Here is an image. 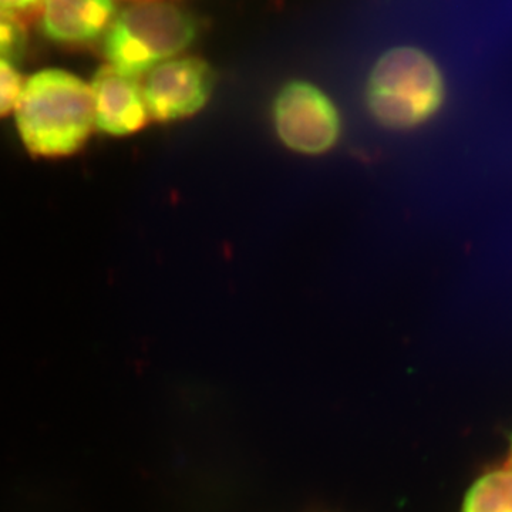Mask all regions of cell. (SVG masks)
Masks as SVG:
<instances>
[{"mask_svg": "<svg viewBox=\"0 0 512 512\" xmlns=\"http://www.w3.org/2000/svg\"><path fill=\"white\" fill-rule=\"evenodd\" d=\"M16 124L33 157L72 156L94 127L92 87L64 70H42L23 86Z\"/></svg>", "mask_w": 512, "mask_h": 512, "instance_id": "cell-1", "label": "cell"}, {"mask_svg": "<svg viewBox=\"0 0 512 512\" xmlns=\"http://www.w3.org/2000/svg\"><path fill=\"white\" fill-rule=\"evenodd\" d=\"M444 90L439 66L427 53L412 46L393 47L370 70L366 106L379 126L412 130L440 110Z\"/></svg>", "mask_w": 512, "mask_h": 512, "instance_id": "cell-2", "label": "cell"}, {"mask_svg": "<svg viewBox=\"0 0 512 512\" xmlns=\"http://www.w3.org/2000/svg\"><path fill=\"white\" fill-rule=\"evenodd\" d=\"M197 36V20L188 10L165 0H144L113 19L104 33L103 55L114 70L137 79L183 53Z\"/></svg>", "mask_w": 512, "mask_h": 512, "instance_id": "cell-3", "label": "cell"}, {"mask_svg": "<svg viewBox=\"0 0 512 512\" xmlns=\"http://www.w3.org/2000/svg\"><path fill=\"white\" fill-rule=\"evenodd\" d=\"M276 137L293 153L322 156L338 146L342 119L336 104L316 84L291 80L272 106Z\"/></svg>", "mask_w": 512, "mask_h": 512, "instance_id": "cell-4", "label": "cell"}, {"mask_svg": "<svg viewBox=\"0 0 512 512\" xmlns=\"http://www.w3.org/2000/svg\"><path fill=\"white\" fill-rule=\"evenodd\" d=\"M215 82L214 69L200 57H174L158 64L141 86L150 120L168 124L194 117L207 106Z\"/></svg>", "mask_w": 512, "mask_h": 512, "instance_id": "cell-5", "label": "cell"}, {"mask_svg": "<svg viewBox=\"0 0 512 512\" xmlns=\"http://www.w3.org/2000/svg\"><path fill=\"white\" fill-rule=\"evenodd\" d=\"M94 126L101 133L126 137L143 130L150 121L143 90L133 77L113 67H101L92 83Z\"/></svg>", "mask_w": 512, "mask_h": 512, "instance_id": "cell-6", "label": "cell"}, {"mask_svg": "<svg viewBox=\"0 0 512 512\" xmlns=\"http://www.w3.org/2000/svg\"><path fill=\"white\" fill-rule=\"evenodd\" d=\"M114 18L111 0H45L42 29L55 42L82 45L104 35Z\"/></svg>", "mask_w": 512, "mask_h": 512, "instance_id": "cell-7", "label": "cell"}, {"mask_svg": "<svg viewBox=\"0 0 512 512\" xmlns=\"http://www.w3.org/2000/svg\"><path fill=\"white\" fill-rule=\"evenodd\" d=\"M463 512H512V468L493 471L476 481Z\"/></svg>", "mask_w": 512, "mask_h": 512, "instance_id": "cell-8", "label": "cell"}, {"mask_svg": "<svg viewBox=\"0 0 512 512\" xmlns=\"http://www.w3.org/2000/svg\"><path fill=\"white\" fill-rule=\"evenodd\" d=\"M28 45V33L22 20L10 12L0 8V59L12 63L19 60Z\"/></svg>", "mask_w": 512, "mask_h": 512, "instance_id": "cell-9", "label": "cell"}, {"mask_svg": "<svg viewBox=\"0 0 512 512\" xmlns=\"http://www.w3.org/2000/svg\"><path fill=\"white\" fill-rule=\"evenodd\" d=\"M23 86L25 82L18 69L8 60L0 59V119L16 109Z\"/></svg>", "mask_w": 512, "mask_h": 512, "instance_id": "cell-10", "label": "cell"}, {"mask_svg": "<svg viewBox=\"0 0 512 512\" xmlns=\"http://www.w3.org/2000/svg\"><path fill=\"white\" fill-rule=\"evenodd\" d=\"M40 0H0V8L16 10V12H23V10H30L39 5Z\"/></svg>", "mask_w": 512, "mask_h": 512, "instance_id": "cell-11", "label": "cell"}, {"mask_svg": "<svg viewBox=\"0 0 512 512\" xmlns=\"http://www.w3.org/2000/svg\"><path fill=\"white\" fill-rule=\"evenodd\" d=\"M511 447H512V439H511Z\"/></svg>", "mask_w": 512, "mask_h": 512, "instance_id": "cell-12", "label": "cell"}]
</instances>
